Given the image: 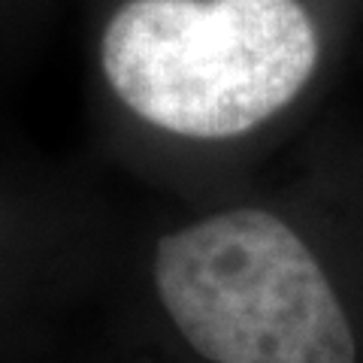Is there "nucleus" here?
<instances>
[{
	"label": "nucleus",
	"instance_id": "nucleus-1",
	"mask_svg": "<svg viewBox=\"0 0 363 363\" xmlns=\"http://www.w3.org/2000/svg\"><path fill=\"white\" fill-rule=\"evenodd\" d=\"M321 64L300 0H128L100 67L133 116L176 136L230 140L297 100Z\"/></svg>",
	"mask_w": 363,
	"mask_h": 363
},
{
	"label": "nucleus",
	"instance_id": "nucleus-2",
	"mask_svg": "<svg viewBox=\"0 0 363 363\" xmlns=\"http://www.w3.org/2000/svg\"><path fill=\"white\" fill-rule=\"evenodd\" d=\"M155 285L209 363H363L354 303L300 230L230 209L161 236Z\"/></svg>",
	"mask_w": 363,
	"mask_h": 363
}]
</instances>
